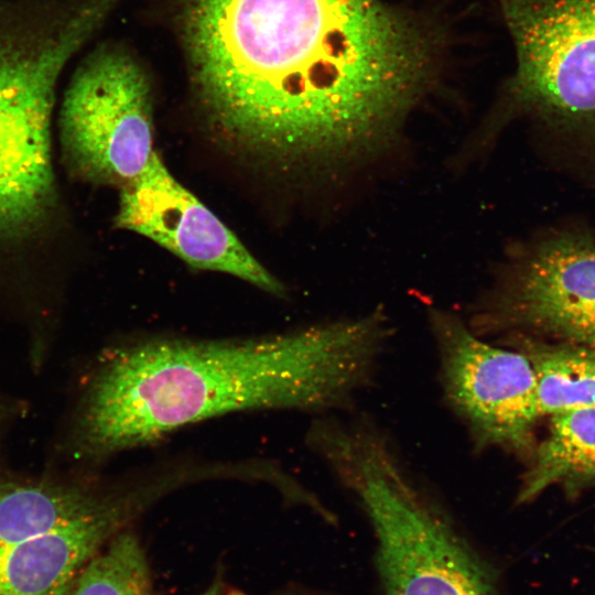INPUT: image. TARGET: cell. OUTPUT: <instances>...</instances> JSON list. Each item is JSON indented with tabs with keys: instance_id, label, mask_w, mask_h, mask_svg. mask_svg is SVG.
<instances>
[{
	"instance_id": "cell-1",
	"label": "cell",
	"mask_w": 595,
	"mask_h": 595,
	"mask_svg": "<svg viewBox=\"0 0 595 595\" xmlns=\"http://www.w3.org/2000/svg\"><path fill=\"white\" fill-rule=\"evenodd\" d=\"M185 40L219 142L290 175L381 158L432 74L431 35L380 0H188Z\"/></svg>"
},
{
	"instance_id": "cell-2",
	"label": "cell",
	"mask_w": 595,
	"mask_h": 595,
	"mask_svg": "<svg viewBox=\"0 0 595 595\" xmlns=\"http://www.w3.org/2000/svg\"><path fill=\"white\" fill-rule=\"evenodd\" d=\"M390 337L388 316L376 309L270 336L141 339L112 350L97 370L82 440L89 453L109 455L239 411L349 410L371 386Z\"/></svg>"
},
{
	"instance_id": "cell-3",
	"label": "cell",
	"mask_w": 595,
	"mask_h": 595,
	"mask_svg": "<svg viewBox=\"0 0 595 595\" xmlns=\"http://www.w3.org/2000/svg\"><path fill=\"white\" fill-rule=\"evenodd\" d=\"M309 443L367 516L385 595H495L493 574L376 423L318 420Z\"/></svg>"
},
{
	"instance_id": "cell-4",
	"label": "cell",
	"mask_w": 595,
	"mask_h": 595,
	"mask_svg": "<svg viewBox=\"0 0 595 595\" xmlns=\"http://www.w3.org/2000/svg\"><path fill=\"white\" fill-rule=\"evenodd\" d=\"M102 22L93 0H17L0 8V238L32 234L52 212L56 84Z\"/></svg>"
},
{
	"instance_id": "cell-5",
	"label": "cell",
	"mask_w": 595,
	"mask_h": 595,
	"mask_svg": "<svg viewBox=\"0 0 595 595\" xmlns=\"http://www.w3.org/2000/svg\"><path fill=\"white\" fill-rule=\"evenodd\" d=\"M517 67L511 106L595 138V0H501Z\"/></svg>"
},
{
	"instance_id": "cell-6",
	"label": "cell",
	"mask_w": 595,
	"mask_h": 595,
	"mask_svg": "<svg viewBox=\"0 0 595 595\" xmlns=\"http://www.w3.org/2000/svg\"><path fill=\"white\" fill-rule=\"evenodd\" d=\"M60 115L65 158L94 183L121 188L155 152L149 80L139 63L115 45L97 47L82 60Z\"/></svg>"
},
{
	"instance_id": "cell-7",
	"label": "cell",
	"mask_w": 595,
	"mask_h": 595,
	"mask_svg": "<svg viewBox=\"0 0 595 595\" xmlns=\"http://www.w3.org/2000/svg\"><path fill=\"white\" fill-rule=\"evenodd\" d=\"M429 324L443 399L473 450L530 459L542 415L530 361L513 348L486 340L453 312L432 309Z\"/></svg>"
},
{
	"instance_id": "cell-8",
	"label": "cell",
	"mask_w": 595,
	"mask_h": 595,
	"mask_svg": "<svg viewBox=\"0 0 595 595\" xmlns=\"http://www.w3.org/2000/svg\"><path fill=\"white\" fill-rule=\"evenodd\" d=\"M468 325L485 338L523 334L595 347V238L561 230L536 241Z\"/></svg>"
},
{
	"instance_id": "cell-9",
	"label": "cell",
	"mask_w": 595,
	"mask_h": 595,
	"mask_svg": "<svg viewBox=\"0 0 595 595\" xmlns=\"http://www.w3.org/2000/svg\"><path fill=\"white\" fill-rule=\"evenodd\" d=\"M115 224L194 268L231 274L273 294L284 292L238 237L174 178L156 152L141 174L121 187Z\"/></svg>"
},
{
	"instance_id": "cell-10",
	"label": "cell",
	"mask_w": 595,
	"mask_h": 595,
	"mask_svg": "<svg viewBox=\"0 0 595 595\" xmlns=\"http://www.w3.org/2000/svg\"><path fill=\"white\" fill-rule=\"evenodd\" d=\"M160 499L147 475L108 493L94 510L0 554V595H71L89 560Z\"/></svg>"
},
{
	"instance_id": "cell-11",
	"label": "cell",
	"mask_w": 595,
	"mask_h": 595,
	"mask_svg": "<svg viewBox=\"0 0 595 595\" xmlns=\"http://www.w3.org/2000/svg\"><path fill=\"white\" fill-rule=\"evenodd\" d=\"M552 486L567 494L595 486V408L551 415L549 433L537 443L516 496L529 504Z\"/></svg>"
},
{
	"instance_id": "cell-12",
	"label": "cell",
	"mask_w": 595,
	"mask_h": 595,
	"mask_svg": "<svg viewBox=\"0 0 595 595\" xmlns=\"http://www.w3.org/2000/svg\"><path fill=\"white\" fill-rule=\"evenodd\" d=\"M497 343L520 351L530 361L542 415L595 408V347L547 343L523 334L507 335Z\"/></svg>"
},
{
	"instance_id": "cell-13",
	"label": "cell",
	"mask_w": 595,
	"mask_h": 595,
	"mask_svg": "<svg viewBox=\"0 0 595 595\" xmlns=\"http://www.w3.org/2000/svg\"><path fill=\"white\" fill-rule=\"evenodd\" d=\"M107 495L0 480V554L94 510Z\"/></svg>"
},
{
	"instance_id": "cell-14",
	"label": "cell",
	"mask_w": 595,
	"mask_h": 595,
	"mask_svg": "<svg viewBox=\"0 0 595 595\" xmlns=\"http://www.w3.org/2000/svg\"><path fill=\"white\" fill-rule=\"evenodd\" d=\"M71 595H152L144 549L130 531L115 536L82 570Z\"/></svg>"
},
{
	"instance_id": "cell-15",
	"label": "cell",
	"mask_w": 595,
	"mask_h": 595,
	"mask_svg": "<svg viewBox=\"0 0 595 595\" xmlns=\"http://www.w3.org/2000/svg\"><path fill=\"white\" fill-rule=\"evenodd\" d=\"M199 595H239V594L232 589H229V587L223 581H215L208 588H206Z\"/></svg>"
},
{
	"instance_id": "cell-16",
	"label": "cell",
	"mask_w": 595,
	"mask_h": 595,
	"mask_svg": "<svg viewBox=\"0 0 595 595\" xmlns=\"http://www.w3.org/2000/svg\"><path fill=\"white\" fill-rule=\"evenodd\" d=\"M288 595H313V594H306V593H291V594H288Z\"/></svg>"
}]
</instances>
